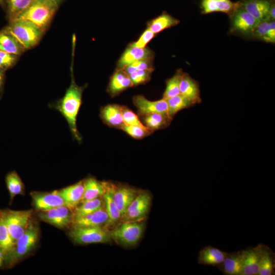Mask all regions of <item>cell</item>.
Wrapping results in <instances>:
<instances>
[{
	"label": "cell",
	"instance_id": "cell-2",
	"mask_svg": "<svg viewBox=\"0 0 275 275\" xmlns=\"http://www.w3.org/2000/svg\"><path fill=\"white\" fill-rule=\"evenodd\" d=\"M39 237L38 225L32 219L24 234L6 252L4 266L10 268L26 257L37 245Z\"/></svg>",
	"mask_w": 275,
	"mask_h": 275
},
{
	"label": "cell",
	"instance_id": "cell-31",
	"mask_svg": "<svg viewBox=\"0 0 275 275\" xmlns=\"http://www.w3.org/2000/svg\"><path fill=\"white\" fill-rule=\"evenodd\" d=\"M143 119L144 125L153 132L167 127L172 119L167 115L154 113L144 116Z\"/></svg>",
	"mask_w": 275,
	"mask_h": 275
},
{
	"label": "cell",
	"instance_id": "cell-21",
	"mask_svg": "<svg viewBox=\"0 0 275 275\" xmlns=\"http://www.w3.org/2000/svg\"><path fill=\"white\" fill-rule=\"evenodd\" d=\"M84 192L80 203L102 197L106 192L109 183L100 181L93 177L84 180Z\"/></svg>",
	"mask_w": 275,
	"mask_h": 275
},
{
	"label": "cell",
	"instance_id": "cell-45",
	"mask_svg": "<svg viewBox=\"0 0 275 275\" xmlns=\"http://www.w3.org/2000/svg\"><path fill=\"white\" fill-rule=\"evenodd\" d=\"M275 19V5L274 3L272 2L269 9L268 19L269 20L274 21Z\"/></svg>",
	"mask_w": 275,
	"mask_h": 275
},
{
	"label": "cell",
	"instance_id": "cell-17",
	"mask_svg": "<svg viewBox=\"0 0 275 275\" xmlns=\"http://www.w3.org/2000/svg\"><path fill=\"white\" fill-rule=\"evenodd\" d=\"M108 220V215L103 205L92 213L74 219L71 227L100 226L107 228Z\"/></svg>",
	"mask_w": 275,
	"mask_h": 275
},
{
	"label": "cell",
	"instance_id": "cell-10",
	"mask_svg": "<svg viewBox=\"0 0 275 275\" xmlns=\"http://www.w3.org/2000/svg\"><path fill=\"white\" fill-rule=\"evenodd\" d=\"M232 27L233 29L243 34L253 33L260 22L248 13L240 4L239 6L231 14Z\"/></svg>",
	"mask_w": 275,
	"mask_h": 275
},
{
	"label": "cell",
	"instance_id": "cell-29",
	"mask_svg": "<svg viewBox=\"0 0 275 275\" xmlns=\"http://www.w3.org/2000/svg\"><path fill=\"white\" fill-rule=\"evenodd\" d=\"M103 205L102 197L80 203L73 209V219L92 213Z\"/></svg>",
	"mask_w": 275,
	"mask_h": 275
},
{
	"label": "cell",
	"instance_id": "cell-5",
	"mask_svg": "<svg viewBox=\"0 0 275 275\" xmlns=\"http://www.w3.org/2000/svg\"><path fill=\"white\" fill-rule=\"evenodd\" d=\"M145 230V224L141 221H123L109 230L112 239L118 244L130 247L136 245L141 238Z\"/></svg>",
	"mask_w": 275,
	"mask_h": 275
},
{
	"label": "cell",
	"instance_id": "cell-49",
	"mask_svg": "<svg viewBox=\"0 0 275 275\" xmlns=\"http://www.w3.org/2000/svg\"><path fill=\"white\" fill-rule=\"evenodd\" d=\"M2 215V210L0 209V220Z\"/></svg>",
	"mask_w": 275,
	"mask_h": 275
},
{
	"label": "cell",
	"instance_id": "cell-27",
	"mask_svg": "<svg viewBox=\"0 0 275 275\" xmlns=\"http://www.w3.org/2000/svg\"><path fill=\"white\" fill-rule=\"evenodd\" d=\"M23 50L20 43L6 30L0 32V51L17 56Z\"/></svg>",
	"mask_w": 275,
	"mask_h": 275
},
{
	"label": "cell",
	"instance_id": "cell-11",
	"mask_svg": "<svg viewBox=\"0 0 275 275\" xmlns=\"http://www.w3.org/2000/svg\"><path fill=\"white\" fill-rule=\"evenodd\" d=\"M133 102L138 109L139 115L142 117L154 113L169 116L168 103L165 99L150 101L143 95H136L133 97Z\"/></svg>",
	"mask_w": 275,
	"mask_h": 275
},
{
	"label": "cell",
	"instance_id": "cell-30",
	"mask_svg": "<svg viewBox=\"0 0 275 275\" xmlns=\"http://www.w3.org/2000/svg\"><path fill=\"white\" fill-rule=\"evenodd\" d=\"M253 33L258 38L270 43L275 42V22L271 20L260 22L254 29Z\"/></svg>",
	"mask_w": 275,
	"mask_h": 275
},
{
	"label": "cell",
	"instance_id": "cell-6",
	"mask_svg": "<svg viewBox=\"0 0 275 275\" xmlns=\"http://www.w3.org/2000/svg\"><path fill=\"white\" fill-rule=\"evenodd\" d=\"M68 235L79 244L107 243L112 240L109 230L100 226L71 227Z\"/></svg>",
	"mask_w": 275,
	"mask_h": 275
},
{
	"label": "cell",
	"instance_id": "cell-38",
	"mask_svg": "<svg viewBox=\"0 0 275 275\" xmlns=\"http://www.w3.org/2000/svg\"><path fill=\"white\" fill-rule=\"evenodd\" d=\"M154 69L136 70L128 74L133 86L144 84L149 80Z\"/></svg>",
	"mask_w": 275,
	"mask_h": 275
},
{
	"label": "cell",
	"instance_id": "cell-32",
	"mask_svg": "<svg viewBox=\"0 0 275 275\" xmlns=\"http://www.w3.org/2000/svg\"><path fill=\"white\" fill-rule=\"evenodd\" d=\"M165 99L168 103V115L171 119L178 112L194 105L189 99L180 94Z\"/></svg>",
	"mask_w": 275,
	"mask_h": 275
},
{
	"label": "cell",
	"instance_id": "cell-33",
	"mask_svg": "<svg viewBox=\"0 0 275 275\" xmlns=\"http://www.w3.org/2000/svg\"><path fill=\"white\" fill-rule=\"evenodd\" d=\"M6 183L10 193L11 200H13L17 195L24 194V185L15 171L7 174L6 176Z\"/></svg>",
	"mask_w": 275,
	"mask_h": 275
},
{
	"label": "cell",
	"instance_id": "cell-26",
	"mask_svg": "<svg viewBox=\"0 0 275 275\" xmlns=\"http://www.w3.org/2000/svg\"><path fill=\"white\" fill-rule=\"evenodd\" d=\"M274 253L268 246L262 243L261 261L258 275H274Z\"/></svg>",
	"mask_w": 275,
	"mask_h": 275
},
{
	"label": "cell",
	"instance_id": "cell-25",
	"mask_svg": "<svg viewBox=\"0 0 275 275\" xmlns=\"http://www.w3.org/2000/svg\"><path fill=\"white\" fill-rule=\"evenodd\" d=\"M113 184L109 183L108 186L102 198L104 205L108 215L109 220L107 228L117 225L120 220H121V215L120 211L115 203L112 196Z\"/></svg>",
	"mask_w": 275,
	"mask_h": 275
},
{
	"label": "cell",
	"instance_id": "cell-15",
	"mask_svg": "<svg viewBox=\"0 0 275 275\" xmlns=\"http://www.w3.org/2000/svg\"><path fill=\"white\" fill-rule=\"evenodd\" d=\"M262 253V243L244 250L241 275H258Z\"/></svg>",
	"mask_w": 275,
	"mask_h": 275
},
{
	"label": "cell",
	"instance_id": "cell-39",
	"mask_svg": "<svg viewBox=\"0 0 275 275\" xmlns=\"http://www.w3.org/2000/svg\"><path fill=\"white\" fill-rule=\"evenodd\" d=\"M152 60L153 59L140 60L135 61L121 69L124 70L128 74H129L136 70L153 69Z\"/></svg>",
	"mask_w": 275,
	"mask_h": 275
},
{
	"label": "cell",
	"instance_id": "cell-4",
	"mask_svg": "<svg viewBox=\"0 0 275 275\" xmlns=\"http://www.w3.org/2000/svg\"><path fill=\"white\" fill-rule=\"evenodd\" d=\"M6 30L17 40L24 50L36 45L43 32L32 22L21 18L10 20Z\"/></svg>",
	"mask_w": 275,
	"mask_h": 275
},
{
	"label": "cell",
	"instance_id": "cell-40",
	"mask_svg": "<svg viewBox=\"0 0 275 275\" xmlns=\"http://www.w3.org/2000/svg\"><path fill=\"white\" fill-rule=\"evenodd\" d=\"M124 124L146 127L140 121L138 116L131 110L125 106H121Z\"/></svg>",
	"mask_w": 275,
	"mask_h": 275
},
{
	"label": "cell",
	"instance_id": "cell-34",
	"mask_svg": "<svg viewBox=\"0 0 275 275\" xmlns=\"http://www.w3.org/2000/svg\"><path fill=\"white\" fill-rule=\"evenodd\" d=\"M183 74L181 69H178L172 77L167 80L162 98L167 99L180 94V84Z\"/></svg>",
	"mask_w": 275,
	"mask_h": 275
},
{
	"label": "cell",
	"instance_id": "cell-18",
	"mask_svg": "<svg viewBox=\"0 0 275 275\" xmlns=\"http://www.w3.org/2000/svg\"><path fill=\"white\" fill-rule=\"evenodd\" d=\"M272 2L270 0H244L241 6L260 22L268 19Z\"/></svg>",
	"mask_w": 275,
	"mask_h": 275
},
{
	"label": "cell",
	"instance_id": "cell-44",
	"mask_svg": "<svg viewBox=\"0 0 275 275\" xmlns=\"http://www.w3.org/2000/svg\"><path fill=\"white\" fill-rule=\"evenodd\" d=\"M201 7L203 14H209L217 12L216 0H202Z\"/></svg>",
	"mask_w": 275,
	"mask_h": 275
},
{
	"label": "cell",
	"instance_id": "cell-36",
	"mask_svg": "<svg viewBox=\"0 0 275 275\" xmlns=\"http://www.w3.org/2000/svg\"><path fill=\"white\" fill-rule=\"evenodd\" d=\"M14 245L6 226L2 210L0 220V245L5 249L7 252L11 249Z\"/></svg>",
	"mask_w": 275,
	"mask_h": 275
},
{
	"label": "cell",
	"instance_id": "cell-20",
	"mask_svg": "<svg viewBox=\"0 0 275 275\" xmlns=\"http://www.w3.org/2000/svg\"><path fill=\"white\" fill-rule=\"evenodd\" d=\"M227 253L212 245H207L200 251L198 263L200 265L217 266L223 261Z\"/></svg>",
	"mask_w": 275,
	"mask_h": 275
},
{
	"label": "cell",
	"instance_id": "cell-37",
	"mask_svg": "<svg viewBox=\"0 0 275 275\" xmlns=\"http://www.w3.org/2000/svg\"><path fill=\"white\" fill-rule=\"evenodd\" d=\"M120 129L124 131L131 137L137 139H142L152 132V131L146 127H143L135 125L124 124Z\"/></svg>",
	"mask_w": 275,
	"mask_h": 275
},
{
	"label": "cell",
	"instance_id": "cell-3",
	"mask_svg": "<svg viewBox=\"0 0 275 275\" xmlns=\"http://www.w3.org/2000/svg\"><path fill=\"white\" fill-rule=\"evenodd\" d=\"M58 7L49 0H34L30 6L15 18L28 20L43 32L50 23Z\"/></svg>",
	"mask_w": 275,
	"mask_h": 275
},
{
	"label": "cell",
	"instance_id": "cell-16",
	"mask_svg": "<svg viewBox=\"0 0 275 275\" xmlns=\"http://www.w3.org/2000/svg\"><path fill=\"white\" fill-rule=\"evenodd\" d=\"M153 52L148 48L129 45L117 62V69H122L140 60L153 59Z\"/></svg>",
	"mask_w": 275,
	"mask_h": 275
},
{
	"label": "cell",
	"instance_id": "cell-47",
	"mask_svg": "<svg viewBox=\"0 0 275 275\" xmlns=\"http://www.w3.org/2000/svg\"><path fill=\"white\" fill-rule=\"evenodd\" d=\"M3 84V73L2 70L0 69V87Z\"/></svg>",
	"mask_w": 275,
	"mask_h": 275
},
{
	"label": "cell",
	"instance_id": "cell-48",
	"mask_svg": "<svg viewBox=\"0 0 275 275\" xmlns=\"http://www.w3.org/2000/svg\"><path fill=\"white\" fill-rule=\"evenodd\" d=\"M56 5H57L58 6H59L60 4L62 2L63 0H49Z\"/></svg>",
	"mask_w": 275,
	"mask_h": 275
},
{
	"label": "cell",
	"instance_id": "cell-50",
	"mask_svg": "<svg viewBox=\"0 0 275 275\" xmlns=\"http://www.w3.org/2000/svg\"><path fill=\"white\" fill-rule=\"evenodd\" d=\"M4 2V0H0V4H3Z\"/></svg>",
	"mask_w": 275,
	"mask_h": 275
},
{
	"label": "cell",
	"instance_id": "cell-35",
	"mask_svg": "<svg viewBox=\"0 0 275 275\" xmlns=\"http://www.w3.org/2000/svg\"><path fill=\"white\" fill-rule=\"evenodd\" d=\"M10 20L15 18L32 4L34 0H6Z\"/></svg>",
	"mask_w": 275,
	"mask_h": 275
},
{
	"label": "cell",
	"instance_id": "cell-46",
	"mask_svg": "<svg viewBox=\"0 0 275 275\" xmlns=\"http://www.w3.org/2000/svg\"><path fill=\"white\" fill-rule=\"evenodd\" d=\"M6 250L0 245V268L4 266Z\"/></svg>",
	"mask_w": 275,
	"mask_h": 275
},
{
	"label": "cell",
	"instance_id": "cell-9",
	"mask_svg": "<svg viewBox=\"0 0 275 275\" xmlns=\"http://www.w3.org/2000/svg\"><path fill=\"white\" fill-rule=\"evenodd\" d=\"M151 202L150 194L146 191L139 192L127 207L121 220L128 222H140L146 218Z\"/></svg>",
	"mask_w": 275,
	"mask_h": 275
},
{
	"label": "cell",
	"instance_id": "cell-22",
	"mask_svg": "<svg viewBox=\"0 0 275 275\" xmlns=\"http://www.w3.org/2000/svg\"><path fill=\"white\" fill-rule=\"evenodd\" d=\"M179 89L180 94L189 99L194 105L201 102L199 85L188 74L184 73Z\"/></svg>",
	"mask_w": 275,
	"mask_h": 275
},
{
	"label": "cell",
	"instance_id": "cell-41",
	"mask_svg": "<svg viewBox=\"0 0 275 275\" xmlns=\"http://www.w3.org/2000/svg\"><path fill=\"white\" fill-rule=\"evenodd\" d=\"M240 2L234 3L231 0H216L217 12L232 14L239 6Z\"/></svg>",
	"mask_w": 275,
	"mask_h": 275
},
{
	"label": "cell",
	"instance_id": "cell-13",
	"mask_svg": "<svg viewBox=\"0 0 275 275\" xmlns=\"http://www.w3.org/2000/svg\"><path fill=\"white\" fill-rule=\"evenodd\" d=\"M139 192L134 188L125 185H115L113 184L112 196L115 203L120 212L122 217L126 209Z\"/></svg>",
	"mask_w": 275,
	"mask_h": 275
},
{
	"label": "cell",
	"instance_id": "cell-23",
	"mask_svg": "<svg viewBox=\"0 0 275 275\" xmlns=\"http://www.w3.org/2000/svg\"><path fill=\"white\" fill-rule=\"evenodd\" d=\"M133 86L129 75L122 69H117L111 77L107 91L114 96Z\"/></svg>",
	"mask_w": 275,
	"mask_h": 275
},
{
	"label": "cell",
	"instance_id": "cell-1",
	"mask_svg": "<svg viewBox=\"0 0 275 275\" xmlns=\"http://www.w3.org/2000/svg\"><path fill=\"white\" fill-rule=\"evenodd\" d=\"M84 87L78 86L72 76V80L64 96L54 105L66 119L73 138L78 142L81 141V136L76 125L77 114L81 105Z\"/></svg>",
	"mask_w": 275,
	"mask_h": 275
},
{
	"label": "cell",
	"instance_id": "cell-24",
	"mask_svg": "<svg viewBox=\"0 0 275 275\" xmlns=\"http://www.w3.org/2000/svg\"><path fill=\"white\" fill-rule=\"evenodd\" d=\"M100 117L108 126L120 128L124 124L121 106L118 104H108L103 107L100 111Z\"/></svg>",
	"mask_w": 275,
	"mask_h": 275
},
{
	"label": "cell",
	"instance_id": "cell-12",
	"mask_svg": "<svg viewBox=\"0 0 275 275\" xmlns=\"http://www.w3.org/2000/svg\"><path fill=\"white\" fill-rule=\"evenodd\" d=\"M33 205L38 211L47 210L62 205H66L58 190L51 193L33 191L31 193Z\"/></svg>",
	"mask_w": 275,
	"mask_h": 275
},
{
	"label": "cell",
	"instance_id": "cell-28",
	"mask_svg": "<svg viewBox=\"0 0 275 275\" xmlns=\"http://www.w3.org/2000/svg\"><path fill=\"white\" fill-rule=\"evenodd\" d=\"M179 21L167 13H163L148 23L149 28L154 34H157L165 29L175 26Z\"/></svg>",
	"mask_w": 275,
	"mask_h": 275
},
{
	"label": "cell",
	"instance_id": "cell-43",
	"mask_svg": "<svg viewBox=\"0 0 275 275\" xmlns=\"http://www.w3.org/2000/svg\"><path fill=\"white\" fill-rule=\"evenodd\" d=\"M16 56L0 51V69H6L12 66L15 63Z\"/></svg>",
	"mask_w": 275,
	"mask_h": 275
},
{
	"label": "cell",
	"instance_id": "cell-7",
	"mask_svg": "<svg viewBox=\"0 0 275 275\" xmlns=\"http://www.w3.org/2000/svg\"><path fill=\"white\" fill-rule=\"evenodd\" d=\"M5 221L14 244L22 236L32 221L33 210H3Z\"/></svg>",
	"mask_w": 275,
	"mask_h": 275
},
{
	"label": "cell",
	"instance_id": "cell-8",
	"mask_svg": "<svg viewBox=\"0 0 275 275\" xmlns=\"http://www.w3.org/2000/svg\"><path fill=\"white\" fill-rule=\"evenodd\" d=\"M37 216L42 221L63 229L71 228L73 219V210L66 205L38 211Z\"/></svg>",
	"mask_w": 275,
	"mask_h": 275
},
{
	"label": "cell",
	"instance_id": "cell-42",
	"mask_svg": "<svg viewBox=\"0 0 275 275\" xmlns=\"http://www.w3.org/2000/svg\"><path fill=\"white\" fill-rule=\"evenodd\" d=\"M155 35L147 28L136 41L133 42L129 45L138 47L145 48L146 45L153 38Z\"/></svg>",
	"mask_w": 275,
	"mask_h": 275
},
{
	"label": "cell",
	"instance_id": "cell-19",
	"mask_svg": "<svg viewBox=\"0 0 275 275\" xmlns=\"http://www.w3.org/2000/svg\"><path fill=\"white\" fill-rule=\"evenodd\" d=\"M84 188L83 180L58 190V192L64 199L67 206L73 210L77 205L80 203L84 192Z\"/></svg>",
	"mask_w": 275,
	"mask_h": 275
},
{
	"label": "cell",
	"instance_id": "cell-14",
	"mask_svg": "<svg viewBox=\"0 0 275 275\" xmlns=\"http://www.w3.org/2000/svg\"><path fill=\"white\" fill-rule=\"evenodd\" d=\"M244 250L227 253L223 261L216 267L225 275H241Z\"/></svg>",
	"mask_w": 275,
	"mask_h": 275
}]
</instances>
